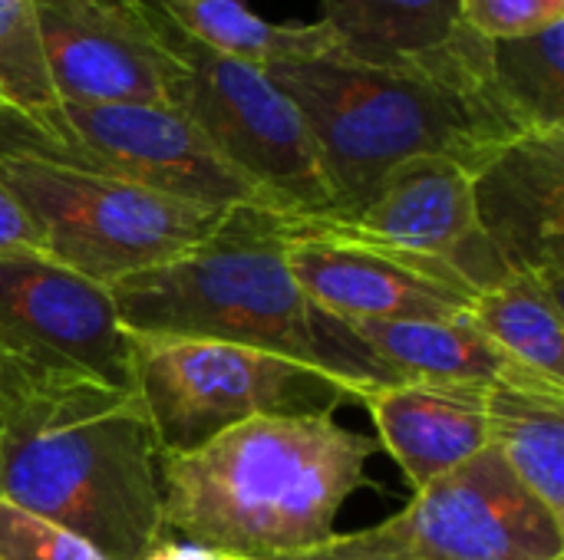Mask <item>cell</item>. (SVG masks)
<instances>
[{
	"instance_id": "obj_23",
	"label": "cell",
	"mask_w": 564,
	"mask_h": 560,
	"mask_svg": "<svg viewBox=\"0 0 564 560\" xmlns=\"http://www.w3.org/2000/svg\"><path fill=\"white\" fill-rule=\"evenodd\" d=\"M0 560H106L73 531L0 498Z\"/></svg>"
},
{
	"instance_id": "obj_6",
	"label": "cell",
	"mask_w": 564,
	"mask_h": 560,
	"mask_svg": "<svg viewBox=\"0 0 564 560\" xmlns=\"http://www.w3.org/2000/svg\"><path fill=\"white\" fill-rule=\"evenodd\" d=\"M132 389L162 455H182L251 419L334 416L360 393L301 360L185 337H132Z\"/></svg>"
},
{
	"instance_id": "obj_11",
	"label": "cell",
	"mask_w": 564,
	"mask_h": 560,
	"mask_svg": "<svg viewBox=\"0 0 564 560\" xmlns=\"http://www.w3.org/2000/svg\"><path fill=\"white\" fill-rule=\"evenodd\" d=\"M377 531L426 560H564V518L486 446Z\"/></svg>"
},
{
	"instance_id": "obj_12",
	"label": "cell",
	"mask_w": 564,
	"mask_h": 560,
	"mask_svg": "<svg viewBox=\"0 0 564 560\" xmlns=\"http://www.w3.org/2000/svg\"><path fill=\"white\" fill-rule=\"evenodd\" d=\"M59 102L165 106V53L142 0H33Z\"/></svg>"
},
{
	"instance_id": "obj_25",
	"label": "cell",
	"mask_w": 564,
	"mask_h": 560,
	"mask_svg": "<svg viewBox=\"0 0 564 560\" xmlns=\"http://www.w3.org/2000/svg\"><path fill=\"white\" fill-rule=\"evenodd\" d=\"M281 560H426L420 554H410L403 548H397L393 541H387L377 525L373 528H364V531H354V535H334L327 545L314 548V551H304V554H294V558Z\"/></svg>"
},
{
	"instance_id": "obj_20",
	"label": "cell",
	"mask_w": 564,
	"mask_h": 560,
	"mask_svg": "<svg viewBox=\"0 0 564 560\" xmlns=\"http://www.w3.org/2000/svg\"><path fill=\"white\" fill-rule=\"evenodd\" d=\"M482 86L516 135L564 129V20L529 36H482Z\"/></svg>"
},
{
	"instance_id": "obj_22",
	"label": "cell",
	"mask_w": 564,
	"mask_h": 560,
	"mask_svg": "<svg viewBox=\"0 0 564 560\" xmlns=\"http://www.w3.org/2000/svg\"><path fill=\"white\" fill-rule=\"evenodd\" d=\"M0 102L23 116L59 102L46 73L33 0H0Z\"/></svg>"
},
{
	"instance_id": "obj_18",
	"label": "cell",
	"mask_w": 564,
	"mask_h": 560,
	"mask_svg": "<svg viewBox=\"0 0 564 560\" xmlns=\"http://www.w3.org/2000/svg\"><path fill=\"white\" fill-rule=\"evenodd\" d=\"M564 281L516 274L489 290H479L466 317L525 376L564 386Z\"/></svg>"
},
{
	"instance_id": "obj_17",
	"label": "cell",
	"mask_w": 564,
	"mask_h": 560,
	"mask_svg": "<svg viewBox=\"0 0 564 560\" xmlns=\"http://www.w3.org/2000/svg\"><path fill=\"white\" fill-rule=\"evenodd\" d=\"M489 446L564 518V386L509 373L486 389Z\"/></svg>"
},
{
	"instance_id": "obj_16",
	"label": "cell",
	"mask_w": 564,
	"mask_h": 560,
	"mask_svg": "<svg viewBox=\"0 0 564 560\" xmlns=\"http://www.w3.org/2000/svg\"><path fill=\"white\" fill-rule=\"evenodd\" d=\"M397 383H496L519 373L466 314L426 320H347Z\"/></svg>"
},
{
	"instance_id": "obj_7",
	"label": "cell",
	"mask_w": 564,
	"mask_h": 560,
	"mask_svg": "<svg viewBox=\"0 0 564 560\" xmlns=\"http://www.w3.org/2000/svg\"><path fill=\"white\" fill-rule=\"evenodd\" d=\"M0 178L33 224L40 251L106 287L185 254L225 218V211L17 152H0Z\"/></svg>"
},
{
	"instance_id": "obj_24",
	"label": "cell",
	"mask_w": 564,
	"mask_h": 560,
	"mask_svg": "<svg viewBox=\"0 0 564 560\" xmlns=\"http://www.w3.org/2000/svg\"><path fill=\"white\" fill-rule=\"evenodd\" d=\"M564 20V0H459V23L486 40L539 33Z\"/></svg>"
},
{
	"instance_id": "obj_9",
	"label": "cell",
	"mask_w": 564,
	"mask_h": 560,
	"mask_svg": "<svg viewBox=\"0 0 564 560\" xmlns=\"http://www.w3.org/2000/svg\"><path fill=\"white\" fill-rule=\"evenodd\" d=\"M0 363L132 389V333L106 284L43 251L0 254Z\"/></svg>"
},
{
	"instance_id": "obj_4",
	"label": "cell",
	"mask_w": 564,
	"mask_h": 560,
	"mask_svg": "<svg viewBox=\"0 0 564 560\" xmlns=\"http://www.w3.org/2000/svg\"><path fill=\"white\" fill-rule=\"evenodd\" d=\"M132 337H185L271 350L350 383L360 399L397 386L347 320L321 310L284 257L281 211L241 205L185 254L109 287Z\"/></svg>"
},
{
	"instance_id": "obj_21",
	"label": "cell",
	"mask_w": 564,
	"mask_h": 560,
	"mask_svg": "<svg viewBox=\"0 0 564 560\" xmlns=\"http://www.w3.org/2000/svg\"><path fill=\"white\" fill-rule=\"evenodd\" d=\"M188 36L258 66L340 56L334 33L317 23H271L241 0H155Z\"/></svg>"
},
{
	"instance_id": "obj_15",
	"label": "cell",
	"mask_w": 564,
	"mask_h": 560,
	"mask_svg": "<svg viewBox=\"0 0 564 560\" xmlns=\"http://www.w3.org/2000/svg\"><path fill=\"white\" fill-rule=\"evenodd\" d=\"M486 389L482 383H397L370 389L360 403L383 449L420 492L489 446Z\"/></svg>"
},
{
	"instance_id": "obj_3",
	"label": "cell",
	"mask_w": 564,
	"mask_h": 560,
	"mask_svg": "<svg viewBox=\"0 0 564 560\" xmlns=\"http://www.w3.org/2000/svg\"><path fill=\"white\" fill-rule=\"evenodd\" d=\"M377 449V439L334 416L231 426L192 452L159 459L165 535L248 560L314 551L337 535V515L367 485Z\"/></svg>"
},
{
	"instance_id": "obj_19",
	"label": "cell",
	"mask_w": 564,
	"mask_h": 560,
	"mask_svg": "<svg viewBox=\"0 0 564 560\" xmlns=\"http://www.w3.org/2000/svg\"><path fill=\"white\" fill-rule=\"evenodd\" d=\"M321 23L344 59L406 66L456 33L459 0H321Z\"/></svg>"
},
{
	"instance_id": "obj_8",
	"label": "cell",
	"mask_w": 564,
	"mask_h": 560,
	"mask_svg": "<svg viewBox=\"0 0 564 560\" xmlns=\"http://www.w3.org/2000/svg\"><path fill=\"white\" fill-rule=\"evenodd\" d=\"M0 152L73 165L212 211L268 208L258 188L172 106L56 102L23 116L0 102Z\"/></svg>"
},
{
	"instance_id": "obj_27",
	"label": "cell",
	"mask_w": 564,
	"mask_h": 560,
	"mask_svg": "<svg viewBox=\"0 0 564 560\" xmlns=\"http://www.w3.org/2000/svg\"><path fill=\"white\" fill-rule=\"evenodd\" d=\"M145 560H248L231 558L221 551H208V548H195V545H178V541H165L162 548H155Z\"/></svg>"
},
{
	"instance_id": "obj_2",
	"label": "cell",
	"mask_w": 564,
	"mask_h": 560,
	"mask_svg": "<svg viewBox=\"0 0 564 560\" xmlns=\"http://www.w3.org/2000/svg\"><path fill=\"white\" fill-rule=\"evenodd\" d=\"M297 106L327 191V218H354L380 182L416 155H446L469 172L519 139L482 86V36L469 26L406 66L314 56L264 66Z\"/></svg>"
},
{
	"instance_id": "obj_1",
	"label": "cell",
	"mask_w": 564,
	"mask_h": 560,
	"mask_svg": "<svg viewBox=\"0 0 564 560\" xmlns=\"http://www.w3.org/2000/svg\"><path fill=\"white\" fill-rule=\"evenodd\" d=\"M0 498L106 560H145L169 541L159 449L135 389L0 363Z\"/></svg>"
},
{
	"instance_id": "obj_5",
	"label": "cell",
	"mask_w": 564,
	"mask_h": 560,
	"mask_svg": "<svg viewBox=\"0 0 564 560\" xmlns=\"http://www.w3.org/2000/svg\"><path fill=\"white\" fill-rule=\"evenodd\" d=\"M142 13L165 53V106L185 116L258 188L268 208L301 218L330 215V191L311 132L268 69L208 50L155 0H142Z\"/></svg>"
},
{
	"instance_id": "obj_26",
	"label": "cell",
	"mask_w": 564,
	"mask_h": 560,
	"mask_svg": "<svg viewBox=\"0 0 564 560\" xmlns=\"http://www.w3.org/2000/svg\"><path fill=\"white\" fill-rule=\"evenodd\" d=\"M7 251H40V241L23 208L17 205V198L0 178V254Z\"/></svg>"
},
{
	"instance_id": "obj_10",
	"label": "cell",
	"mask_w": 564,
	"mask_h": 560,
	"mask_svg": "<svg viewBox=\"0 0 564 560\" xmlns=\"http://www.w3.org/2000/svg\"><path fill=\"white\" fill-rule=\"evenodd\" d=\"M317 231L383 251L469 297L509 281L473 208V172L446 155L397 165L354 218H307Z\"/></svg>"
},
{
	"instance_id": "obj_14",
	"label": "cell",
	"mask_w": 564,
	"mask_h": 560,
	"mask_svg": "<svg viewBox=\"0 0 564 560\" xmlns=\"http://www.w3.org/2000/svg\"><path fill=\"white\" fill-rule=\"evenodd\" d=\"M284 257L301 290L340 320H426L466 314L469 294L281 211Z\"/></svg>"
},
{
	"instance_id": "obj_13",
	"label": "cell",
	"mask_w": 564,
	"mask_h": 560,
	"mask_svg": "<svg viewBox=\"0 0 564 560\" xmlns=\"http://www.w3.org/2000/svg\"><path fill=\"white\" fill-rule=\"evenodd\" d=\"M473 208L509 277L564 281V129L489 152L473 168Z\"/></svg>"
}]
</instances>
